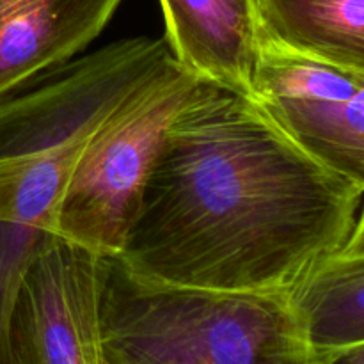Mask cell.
Segmentation results:
<instances>
[{
	"instance_id": "277c9868",
	"label": "cell",
	"mask_w": 364,
	"mask_h": 364,
	"mask_svg": "<svg viewBox=\"0 0 364 364\" xmlns=\"http://www.w3.org/2000/svg\"><path fill=\"white\" fill-rule=\"evenodd\" d=\"M199 80L173 57L100 124L57 206V237L98 258L119 256L164 134Z\"/></svg>"
},
{
	"instance_id": "8fae6325",
	"label": "cell",
	"mask_w": 364,
	"mask_h": 364,
	"mask_svg": "<svg viewBox=\"0 0 364 364\" xmlns=\"http://www.w3.org/2000/svg\"><path fill=\"white\" fill-rule=\"evenodd\" d=\"M52 237L43 228L0 223V364H14L11 323L18 290L28 263Z\"/></svg>"
},
{
	"instance_id": "9c48e42d",
	"label": "cell",
	"mask_w": 364,
	"mask_h": 364,
	"mask_svg": "<svg viewBox=\"0 0 364 364\" xmlns=\"http://www.w3.org/2000/svg\"><path fill=\"white\" fill-rule=\"evenodd\" d=\"M318 363L331 364L364 345V217L287 291Z\"/></svg>"
},
{
	"instance_id": "5b68a950",
	"label": "cell",
	"mask_w": 364,
	"mask_h": 364,
	"mask_svg": "<svg viewBox=\"0 0 364 364\" xmlns=\"http://www.w3.org/2000/svg\"><path fill=\"white\" fill-rule=\"evenodd\" d=\"M249 98L306 155L364 187V73L297 55L262 34Z\"/></svg>"
},
{
	"instance_id": "30bf717a",
	"label": "cell",
	"mask_w": 364,
	"mask_h": 364,
	"mask_svg": "<svg viewBox=\"0 0 364 364\" xmlns=\"http://www.w3.org/2000/svg\"><path fill=\"white\" fill-rule=\"evenodd\" d=\"M259 31L276 45L364 73V0H255Z\"/></svg>"
},
{
	"instance_id": "7c38bea8",
	"label": "cell",
	"mask_w": 364,
	"mask_h": 364,
	"mask_svg": "<svg viewBox=\"0 0 364 364\" xmlns=\"http://www.w3.org/2000/svg\"><path fill=\"white\" fill-rule=\"evenodd\" d=\"M334 364H364V345L352 348L350 352H347L345 355L338 358Z\"/></svg>"
},
{
	"instance_id": "ba28073f",
	"label": "cell",
	"mask_w": 364,
	"mask_h": 364,
	"mask_svg": "<svg viewBox=\"0 0 364 364\" xmlns=\"http://www.w3.org/2000/svg\"><path fill=\"white\" fill-rule=\"evenodd\" d=\"M174 59L201 80L251 95L259 52L255 0H160Z\"/></svg>"
},
{
	"instance_id": "8992f818",
	"label": "cell",
	"mask_w": 364,
	"mask_h": 364,
	"mask_svg": "<svg viewBox=\"0 0 364 364\" xmlns=\"http://www.w3.org/2000/svg\"><path fill=\"white\" fill-rule=\"evenodd\" d=\"M11 338L14 364H105L98 256L53 235L25 270Z\"/></svg>"
},
{
	"instance_id": "7a4b0ae2",
	"label": "cell",
	"mask_w": 364,
	"mask_h": 364,
	"mask_svg": "<svg viewBox=\"0 0 364 364\" xmlns=\"http://www.w3.org/2000/svg\"><path fill=\"white\" fill-rule=\"evenodd\" d=\"M100 333L105 364H326L287 291L174 287L117 258H100Z\"/></svg>"
},
{
	"instance_id": "52a82bcc",
	"label": "cell",
	"mask_w": 364,
	"mask_h": 364,
	"mask_svg": "<svg viewBox=\"0 0 364 364\" xmlns=\"http://www.w3.org/2000/svg\"><path fill=\"white\" fill-rule=\"evenodd\" d=\"M123 0H0V100L70 63Z\"/></svg>"
},
{
	"instance_id": "3957f363",
	"label": "cell",
	"mask_w": 364,
	"mask_h": 364,
	"mask_svg": "<svg viewBox=\"0 0 364 364\" xmlns=\"http://www.w3.org/2000/svg\"><path fill=\"white\" fill-rule=\"evenodd\" d=\"M171 60L166 38L119 39L0 100V223L53 233L57 206L91 135Z\"/></svg>"
},
{
	"instance_id": "6da1fadb",
	"label": "cell",
	"mask_w": 364,
	"mask_h": 364,
	"mask_svg": "<svg viewBox=\"0 0 364 364\" xmlns=\"http://www.w3.org/2000/svg\"><path fill=\"white\" fill-rule=\"evenodd\" d=\"M363 194L249 96L199 80L164 134L117 259L174 287L288 291L348 237Z\"/></svg>"
}]
</instances>
